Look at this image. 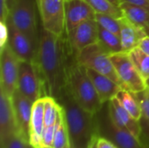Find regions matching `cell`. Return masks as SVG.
Segmentation results:
<instances>
[{
  "label": "cell",
  "mask_w": 149,
  "mask_h": 148,
  "mask_svg": "<svg viewBox=\"0 0 149 148\" xmlns=\"http://www.w3.org/2000/svg\"><path fill=\"white\" fill-rule=\"evenodd\" d=\"M37 65L44 76L49 96L58 99L66 85V65L64 62L61 37L44 28L39 34Z\"/></svg>",
  "instance_id": "6da1fadb"
},
{
  "label": "cell",
  "mask_w": 149,
  "mask_h": 148,
  "mask_svg": "<svg viewBox=\"0 0 149 148\" xmlns=\"http://www.w3.org/2000/svg\"><path fill=\"white\" fill-rule=\"evenodd\" d=\"M56 100L63 109L71 146L88 148L96 135L95 114L82 108L66 88Z\"/></svg>",
  "instance_id": "7a4b0ae2"
},
{
  "label": "cell",
  "mask_w": 149,
  "mask_h": 148,
  "mask_svg": "<svg viewBox=\"0 0 149 148\" xmlns=\"http://www.w3.org/2000/svg\"><path fill=\"white\" fill-rule=\"evenodd\" d=\"M65 88L82 108L93 114L98 113L104 105L87 75L86 67L77 62L66 65Z\"/></svg>",
  "instance_id": "3957f363"
},
{
  "label": "cell",
  "mask_w": 149,
  "mask_h": 148,
  "mask_svg": "<svg viewBox=\"0 0 149 148\" xmlns=\"http://www.w3.org/2000/svg\"><path fill=\"white\" fill-rule=\"evenodd\" d=\"M95 125L98 136L108 140L119 148H142L131 133L114 124L109 113L108 102L104 103L101 109L95 113Z\"/></svg>",
  "instance_id": "277c9868"
},
{
  "label": "cell",
  "mask_w": 149,
  "mask_h": 148,
  "mask_svg": "<svg viewBox=\"0 0 149 148\" xmlns=\"http://www.w3.org/2000/svg\"><path fill=\"white\" fill-rule=\"evenodd\" d=\"M75 59L79 65L86 68L95 70L109 77L123 88L122 82L117 75L114 65L111 60V54L104 50L99 43L89 45L76 52Z\"/></svg>",
  "instance_id": "5b68a950"
},
{
  "label": "cell",
  "mask_w": 149,
  "mask_h": 148,
  "mask_svg": "<svg viewBox=\"0 0 149 148\" xmlns=\"http://www.w3.org/2000/svg\"><path fill=\"white\" fill-rule=\"evenodd\" d=\"M36 3L37 0H17L10 10L9 17L14 25L24 32L38 48L39 35L37 28Z\"/></svg>",
  "instance_id": "8992f818"
},
{
  "label": "cell",
  "mask_w": 149,
  "mask_h": 148,
  "mask_svg": "<svg viewBox=\"0 0 149 148\" xmlns=\"http://www.w3.org/2000/svg\"><path fill=\"white\" fill-rule=\"evenodd\" d=\"M37 4L43 28L61 37L65 30V0H37Z\"/></svg>",
  "instance_id": "52a82bcc"
},
{
  "label": "cell",
  "mask_w": 149,
  "mask_h": 148,
  "mask_svg": "<svg viewBox=\"0 0 149 148\" xmlns=\"http://www.w3.org/2000/svg\"><path fill=\"white\" fill-rule=\"evenodd\" d=\"M117 75L122 82L123 89L139 92L146 88L145 80L130 59L128 53L124 51L111 55Z\"/></svg>",
  "instance_id": "ba28073f"
},
{
  "label": "cell",
  "mask_w": 149,
  "mask_h": 148,
  "mask_svg": "<svg viewBox=\"0 0 149 148\" xmlns=\"http://www.w3.org/2000/svg\"><path fill=\"white\" fill-rule=\"evenodd\" d=\"M20 59L6 44L1 48L0 53V90L10 97L17 87L18 66Z\"/></svg>",
  "instance_id": "9c48e42d"
},
{
  "label": "cell",
  "mask_w": 149,
  "mask_h": 148,
  "mask_svg": "<svg viewBox=\"0 0 149 148\" xmlns=\"http://www.w3.org/2000/svg\"><path fill=\"white\" fill-rule=\"evenodd\" d=\"M37 63L19 61L17 89L33 103L40 97V81Z\"/></svg>",
  "instance_id": "30bf717a"
},
{
  "label": "cell",
  "mask_w": 149,
  "mask_h": 148,
  "mask_svg": "<svg viewBox=\"0 0 149 148\" xmlns=\"http://www.w3.org/2000/svg\"><path fill=\"white\" fill-rule=\"evenodd\" d=\"M7 24L9 28V38L7 44L20 60L37 63L38 48L31 40L20 30H18L12 21L8 17Z\"/></svg>",
  "instance_id": "8fae6325"
},
{
  "label": "cell",
  "mask_w": 149,
  "mask_h": 148,
  "mask_svg": "<svg viewBox=\"0 0 149 148\" xmlns=\"http://www.w3.org/2000/svg\"><path fill=\"white\" fill-rule=\"evenodd\" d=\"M10 98L17 126V134L30 142L31 120L33 102L24 97L17 89Z\"/></svg>",
  "instance_id": "7c38bea8"
},
{
  "label": "cell",
  "mask_w": 149,
  "mask_h": 148,
  "mask_svg": "<svg viewBox=\"0 0 149 148\" xmlns=\"http://www.w3.org/2000/svg\"><path fill=\"white\" fill-rule=\"evenodd\" d=\"M65 31L70 32L80 24L95 19L96 12L86 0L65 1Z\"/></svg>",
  "instance_id": "4fadbf2b"
},
{
  "label": "cell",
  "mask_w": 149,
  "mask_h": 148,
  "mask_svg": "<svg viewBox=\"0 0 149 148\" xmlns=\"http://www.w3.org/2000/svg\"><path fill=\"white\" fill-rule=\"evenodd\" d=\"M69 44L75 52L98 43V23L95 19L87 20L67 33Z\"/></svg>",
  "instance_id": "5bb4252c"
},
{
  "label": "cell",
  "mask_w": 149,
  "mask_h": 148,
  "mask_svg": "<svg viewBox=\"0 0 149 148\" xmlns=\"http://www.w3.org/2000/svg\"><path fill=\"white\" fill-rule=\"evenodd\" d=\"M17 133V126L11 98L0 90V145Z\"/></svg>",
  "instance_id": "9a60e30c"
},
{
  "label": "cell",
  "mask_w": 149,
  "mask_h": 148,
  "mask_svg": "<svg viewBox=\"0 0 149 148\" xmlns=\"http://www.w3.org/2000/svg\"><path fill=\"white\" fill-rule=\"evenodd\" d=\"M108 108L114 124L120 128L127 130L137 140L141 133L140 120H135L120 104L116 97L108 101Z\"/></svg>",
  "instance_id": "2e32d148"
},
{
  "label": "cell",
  "mask_w": 149,
  "mask_h": 148,
  "mask_svg": "<svg viewBox=\"0 0 149 148\" xmlns=\"http://www.w3.org/2000/svg\"><path fill=\"white\" fill-rule=\"evenodd\" d=\"M87 75L92 80L100 99L103 103L110 101L116 97L117 93L122 89V87L111 79L109 77L90 68H86Z\"/></svg>",
  "instance_id": "e0dca14e"
},
{
  "label": "cell",
  "mask_w": 149,
  "mask_h": 148,
  "mask_svg": "<svg viewBox=\"0 0 149 148\" xmlns=\"http://www.w3.org/2000/svg\"><path fill=\"white\" fill-rule=\"evenodd\" d=\"M120 40L122 50L124 52L128 53L134 48L139 46L141 40L148 36L144 29L135 25L125 17L120 18Z\"/></svg>",
  "instance_id": "ac0fdd59"
},
{
  "label": "cell",
  "mask_w": 149,
  "mask_h": 148,
  "mask_svg": "<svg viewBox=\"0 0 149 148\" xmlns=\"http://www.w3.org/2000/svg\"><path fill=\"white\" fill-rule=\"evenodd\" d=\"M45 126V99L43 97L35 101L32 107L30 143L35 148H41V140Z\"/></svg>",
  "instance_id": "d6986e66"
},
{
  "label": "cell",
  "mask_w": 149,
  "mask_h": 148,
  "mask_svg": "<svg viewBox=\"0 0 149 148\" xmlns=\"http://www.w3.org/2000/svg\"><path fill=\"white\" fill-rule=\"evenodd\" d=\"M120 7L127 19L142 29L146 28L149 21L148 10L142 6L127 2H121Z\"/></svg>",
  "instance_id": "ffe728a7"
},
{
  "label": "cell",
  "mask_w": 149,
  "mask_h": 148,
  "mask_svg": "<svg viewBox=\"0 0 149 148\" xmlns=\"http://www.w3.org/2000/svg\"><path fill=\"white\" fill-rule=\"evenodd\" d=\"M98 43L109 54L113 55L123 51L120 37L98 24Z\"/></svg>",
  "instance_id": "44dd1931"
},
{
  "label": "cell",
  "mask_w": 149,
  "mask_h": 148,
  "mask_svg": "<svg viewBox=\"0 0 149 148\" xmlns=\"http://www.w3.org/2000/svg\"><path fill=\"white\" fill-rule=\"evenodd\" d=\"M116 98L123 106V107L137 120H140L142 117L141 109L139 101L135 96V93L127 90L121 89L116 95Z\"/></svg>",
  "instance_id": "7402d4cb"
},
{
  "label": "cell",
  "mask_w": 149,
  "mask_h": 148,
  "mask_svg": "<svg viewBox=\"0 0 149 148\" xmlns=\"http://www.w3.org/2000/svg\"><path fill=\"white\" fill-rule=\"evenodd\" d=\"M69 146H71L69 133H68L67 126L65 124L63 109L61 107V110L59 112V114L56 122L53 148H65Z\"/></svg>",
  "instance_id": "603a6c76"
},
{
  "label": "cell",
  "mask_w": 149,
  "mask_h": 148,
  "mask_svg": "<svg viewBox=\"0 0 149 148\" xmlns=\"http://www.w3.org/2000/svg\"><path fill=\"white\" fill-rule=\"evenodd\" d=\"M96 13L110 15L115 18H121L124 17L120 6L114 5L109 0H86Z\"/></svg>",
  "instance_id": "cb8c5ba5"
},
{
  "label": "cell",
  "mask_w": 149,
  "mask_h": 148,
  "mask_svg": "<svg viewBox=\"0 0 149 148\" xmlns=\"http://www.w3.org/2000/svg\"><path fill=\"white\" fill-rule=\"evenodd\" d=\"M128 56L136 69L144 79L149 77V55L145 53L141 48L136 47L128 52Z\"/></svg>",
  "instance_id": "d4e9b609"
},
{
  "label": "cell",
  "mask_w": 149,
  "mask_h": 148,
  "mask_svg": "<svg viewBox=\"0 0 149 148\" xmlns=\"http://www.w3.org/2000/svg\"><path fill=\"white\" fill-rule=\"evenodd\" d=\"M45 99V126H51L56 124L59 112L61 110L60 105L58 101L51 97H44Z\"/></svg>",
  "instance_id": "484cf974"
},
{
  "label": "cell",
  "mask_w": 149,
  "mask_h": 148,
  "mask_svg": "<svg viewBox=\"0 0 149 148\" xmlns=\"http://www.w3.org/2000/svg\"><path fill=\"white\" fill-rule=\"evenodd\" d=\"M95 20L98 23L99 25L103 27L104 29L117 34L120 35V18H115L110 15L107 14H101V13H96L95 15Z\"/></svg>",
  "instance_id": "4316f807"
},
{
  "label": "cell",
  "mask_w": 149,
  "mask_h": 148,
  "mask_svg": "<svg viewBox=\"0 0 149 148\" xmlns=\"http://www.w3.org/2000/svg\"><path fill=\"white\" fill-rule=\"evenodd\" d=\"M0 148H35L29 141L23 139L19 134L11 135L5 142L0 145Z\"/></svg>",
  "instance_id": "83f0119b"
},
{
  "label": "cell",
  "mask_w": 149,
  "mask_h": 148,
  "mask_svg": "<svg viewBox=\"0 0 149 148\" xmlns=\"http://www.w3.org/2000/svg\"><path fill=\"white\" fill-rule=\"evenodd\" d=\"M134 93L139 101L142 116L149 120V90L145 88L144 90Z\"/></svg>",
  "instance_id": "f1b7e54d"
},
{
  "label": "cell",
  "mask_w": 149,
  "mask_h": 148,
  "mask_svg": "<svg viewBox=\"0 0 149 148\" xmlns=\"http://www.w3.org/2000/svg\"><path fill=\"white\" fill-rule=\"evenodd\" d=\"M141 133L139 136V142L142 148H149V120L145 117H141L140 120Z\"/></svg>",
  "instance_id": "f546056e"
},
{
  "label": "cell",
  "mask_w": 149,
  "mask_h": 148,
  "mask_svg": "<svg viewBox=\"0 0 149 148\" xmlns=\"http://www.w3.org/2000/svg\"><path fill=\"white\" fill-rule=\"evenodd\" d=\"M55 130L56 124L51 126H45L41 140V148H53Z\"/></svg>",
  "instance_id": "4dcf8cb0"
},
{
  "label": "cell",
  "mask_w": 149,
  "mask_h": 148,
  "mask_svg": "<svg viewBox=\"0 0 149 148\" xmlns=\"http://www.w3.org/2000/svg\"><path fill=\"white\" fill-rule=\"evenodd\" d=\"M9 28L6 21L0 20V48L5 46L8 43Z\"/></svg>",
  "instance_id": "1f68e13d"
},
{
  "label": "cell",
  "mask_w": 149,
  "mask_h": 148,
  "mask_svg": "<svg viewBox=\"0 0 149 148\" xmlns=\"http://www.w3.org/2000/svg\"><path fill=\"white\" fill-rule=\"evenodd\" d=\"M10 14V9L8 7L6 0H0V20L7 21Z\"/></svg>",
  "instance_id": "d6a6232c"
},
{
  "label": "cell",
  "mask_w": 149,
  "mask_h": 148,
  "mask_svg": "<svg viewBox=\"0 0 149 148\" xmlns=\"http://www.w3.org/2000/svg\"><path fill=\"white\" fill-rule=\"evenodd\" d=\"M96 143H97V147L98 148H119L116 147L113 143L109 141L108 140L100 137L97 135L96 138Z\"/></svg>",
  "instance_id": "836d02e7"
},
{
  "label": "cell",
  "mask_w": 149,
  "mask_h": 148,
  "mask_svg": "<svg viewBox=\"0 0 149 148\" xmlns=\"http://www.w3.org/2000/svg\"><path fill=\"white\" fill-rule=\"evenodd\" d=\"M139 48H141L145 53H147L148 55H149V36H146L144 37L140 44H139Z\"/></svg>",
  "instance_id": "e575fe53"
},
{
  "label": "cell",
  "mask_w": 149,
  "mask_h": 148,
  "mask_svg": "<svg viewBox=\"0 0 149 148\" xmlns=\"http://www.w3.org/2000/svg\"><path fill=\"white\" fill-rule=\"evenodd\" d=\"M121 2H127L130 3L140 5V6H142V7L146 8L147 10H149V0H120V3Z\"/></svg>",
  "instance_id": "d590c367"
},
{
  "label": "cell",
  "mask_w": 149,
  "mask_h": 148,
  "mask_svg": "<svg viewBox=\"0 0 149 148\" xmlns=\"http://www.w3.org/2000/svg\"><path fill=\"white\" fill-rule=\"evenodd\" d=\"M96 138H97V134H96V135L93 137V139L92 140V141H91V143H90L88 148H98L97 147V143H96Z\"/></svg>",
  "instance_id": "8d00e7d4"
},
{
  "label": "cell",
  "mask_w": 149,
  "mask_h": 148,
  "mask_svg": "<svg viewBox=\"0 0 149 148\" xmlns=\"http://www.w3.org/2000/svg\"><path fill=\"white\" fill-rule=\"evenodd\" d=\"M16 1H17V0H6L7 4H8V7H9V9H10V10L12 8V6H13V5H14V3H16Z\"/></svg>",
  "instance_id": "74e56055"
},
{
  "label": "cell",
  "mask_w": 149,
  "mask_h": 148,
  "mask_svg": "<svg viewBox=\"0 0 149 148\" xmlns=\"http://www.w3.org/2000/svg\"><path fill=\"white\" fill-rule=\"evenodd\" d=\"M111 3H113L114 5H117V6H120V0H109Z\"/></svg>",
  "instance_id": "f35d334b"
},
{
  "label": "cell",
  "mask_w": 149,
  "mask_h": 148,
  "mask_svg": "<svg viewBox=\"0 0 149 148\" xmlns=\"http://www.w3.org/2000/svg\"><path fill=\"white\" fill-rule=\"evenodd\" d=\"M144 31H145V32L147 33V35L149 36V21L148 23V24H147V26H146V28L144 29Z\"/></svg>",
  "instance_id": "ab89813d"
},
{
  "label": "cell",
  "mask_w": 149,
  "mask_h": 148,
  "mask_svg": "<svg viewBox=\"0 0 149 148\" xmlns=\"http://www.w3.org/2000/svg\"><path fill=\"white\" fill-rule=\"evenodd\" d=\"M145 85H146V88H148L149 90V77L145 79Z\"/></svg>",
  "instance_id": "60d3db41"
},
{
  "label": "cell",
  "mask_w": 149,
  "mask_h": 148,
  "mask_svg": "<svg viewBox=\"0 0 149 148\" xmlns=\"http://www.w3.org/2000/svg\"><path fill=\"white\" fill-rule=\"evenodd\" d=\"M65 148H73L72 146H69V147H65Z\"/></svg>",
  "instance_id": "b9f144b4"
},
{
  "label": "cell",
  "mask_w": 149,
  "mask_h": 148,
  "mask_svg": "<svg viewBox=\"0 0 149 148\" xmlns=\"http://www.w3.org/2000/svg\"><path fill=\"white\" fill-rule=\"evenodd\" d=\"M65 1H71V0H65Z\"/></svg>",
  "instance_id": "7bdbcfd3"
}]
</instances>
